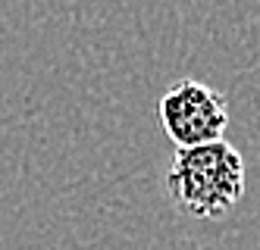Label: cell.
<instances>
[{
	"label": "cell",
	"mask_w": 260,
	"mask_h": 250,
	"mask_svg": "<svg viewBox=\"0 0 260 250\" xmlns=\"http://www.w3.org/2000/svg\"><path fill=\"white\" fill-rule=\"evenodd\" d=\"M166 188L182 213L194 219H219L245 194V160L226 138L176 150Z\"/></svg>",
	"instance_id": "1"
},
{
	"label": "cell",
	"mask_w": 260,
	"mask_h": 250,
	"mask_svg": "<svg viewBox=\"0 0 260 250\" xmlns=\"http://www.w3.org/2000/svg\"><path fill=\"white\" fill-rule=\"evenodd\" d=\"M157 122L179 150L222 141L229 125L226 97L198 79H182L157 100Z\"/></svg>",
	"instance_id": "2"
}]
</instances>
